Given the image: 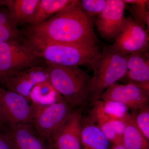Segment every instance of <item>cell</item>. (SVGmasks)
I'll return each mask as SVG.
<instances>
[{
	"mask_svg": "<svg viewBox=\"0 0 149 149\" xmlns=\"http://www.w3.org/2000/svg\"><path fill=\"white\" fill-rule=\"evenodd\" d=\"M122 143L126 149H149V141L144 137L130 114L125 120Z\"/></svg>",
	"mask_w": 149,
	"mask_h": 149,
	"instance_id": "cell-19",
	"label": "cell"
},
{
	"mask_svg": "<svg viewBox=\"0 0 149 149\" xmlns=\"http://www.w3.org/2000/svg\"><path fill=\"white\" fill-rule=\"evenodd\" d=\"M0 97L11 127L22 123H32L35 108L26 98L1 87Z\"/></svg>",
	"mask_w": 149,
	"mask_h": 149,
	"instance_id": "cell-11",
	"label": "cell"
},
{
	"mask_svg": "<svg viewBox=\"0 0 149 149\" xmlns=\"http://www.w3.org/2000/svg\"><path fill=\"white\" fill-rule=\"evenodd\" d=\"M33 106L35 112L31 124L42 139L53 145L52 136L71 115L74 107L63 97L48 106Z\"/></svg>",
	"mask_w": 149,
	"mask_h": 149,
	"instance_id": "cell-5",
	"label": "cell"
},
{
	"mask_svg": "<svg viewBox=\"0 0 149 149\" xmlns=\"http://www.w3.org/2000/svg\"><path fill=\"white\" fill-rule=\"evenodd\" d=\"M110 149H126L123 145L122 142L117 143L113 144L112 145Z\"/></svg>",
	"mask_w": 149,
	"mask_h": 149,
	"instance_id": "cell-28",
	"label": "cell"
},
{
	"mask_svg": "<svg viewBox=\"0 0 149 149\" xmlns=\"http://www.w3.org/2000/svg\"><path fill=\"white\" fill-rule=\"evenodd\" d=\"M126 3L122 0H107L105 7L95 22L99 33L104 39L116 40L123 31L127 19L124 15Z\"/></svg>",
	"mask_w": 149,
	"mask_h": 149,
	"instance_id": "cell-7",
	"label": "cell"
},
{
	"mask_svg": "<svg viewBox=\"0 0 149 149\" xmlns=\"http://www.w3.org/2000/svg\"><path fill=\"white\" fill-rule=\"evenodd\" d=\"M6 134L9 136L15 149H52L53 148L52 144L37 134L31 124L13 125Z\"/></svg>",
	"mask_w": 149,
	"mask_h": 149,
	"instance_id": "cell-13",
	"label": "cell"
},
{
	"mask_svg": "<svg viewBox=\"0 0 149 149\" xmlns=\"http://www.w3.org/2000/svg\"><path fill=\"white\" fill-rule=\"evenodd\" d=\"M20 42L46 63L63 66L91 67L101 56L97 46L52 42L22 36Z\"/></svg>",
	"mask_w": 149,
	"mask_h": 149,
	"instance_id": "cell-2",
	"label": "cell"
},
{
	"mask_svg": "<svg viewBox=\"0 0 149 149\" xmlns=\"http://www.w3.org/2000/svg\"><path fill=\"white\" fill-rule=\"evenodd\" d=\"M63 98L50 81L35 85L31 90L29 97L31 104L38 107L50 105L59 101Z\"/></svg>",
	"mask_w": 149,
	"mask_h": 149,
	"instance_id": "cell-18",
	"label": "cell"
},
{
	"mask_svg": "<svg viewBox=\"0 0 149 149\" xmlns=\"http://www.w3.org/2000/svg\"><path fill=\"white\" fill-rule=\"evenodd\" d=\"M93 102V107L88 116L94 123L109 120L125 121L130 114L128 107L118 102L99 100Z\"/></svg>",
	"mask_w": 149,
	"mask_h": 149,
	"instance_id": "cell-15",
	"label": "cell"
},
{
	"mask_svg": "<svg viewBox=\"0 0 149 149\" xmlns=\"http://www.w3.org/2000/svg\"><path fill=\"white\" fill-rule=\"evenodd\" d=\"M94 17L80 7L78 0H72L62 10L47 20L29 26L22 36L56 43L97 45Z\"/></svg>",
	"mask_w": 149,
	"mask_h": 149,
	"instance_id": "cell-1",
	"label": "cell"
},
{
	"mask_svg": "<svg viewBox=\"0 0 149 149\" xmlns=\"http://www.w3.org/2000/svg\"><path fill=\"white\" fill-rule=\"evenodd\" d=\"M75 109L52 136L54 149H81L82 109Z\"/></svg>",
	"mask_w": 149,
	"mask_h": 149,
	"instance_id": "cell-12",
	"label": "cell"
},
{
	"mask_svg": "<svg viewBox=\"0 0 149 149\" xmlns=\"http://www.w3.org/2000/svg\"><path fill=\"white\" fill-rule=\"evenodd\" d=\"M11 127L4 107L2 100L0 97V132L6 134Z\"/></svg>",
	"mask_w": 149,
	"mask_h": 149,
	"instance_id": "cell-26",
	"label": "cell"
},
{
	"mask_svg": "<svg viewBox=\"0 0 149 149\" xmlns=\"http://www.w3.org/2000/svg\"><path fill=\"white\" fill-rule=\"evenodd\" d=\"M107 0H80V7L89 16L98 15L105 7Z\"/></svg>",
	"mask_w": 149,
	"mask_h": 149,
	"instance_id": "cell-25",
	"label": "cell"
},
{
	"mask_svg": "<svg viewBox=\"0 0 149 149\" xmlns=\"http://www.w3.org/2000/svg\"><path fill=\"white\" fill-rule=\"evenodd\" d=\"M3 77V74L0 72V79H1V78H2Z\"/></svg>",
	"mask_w": 149,
	"mask_h": 149,
	"instance_id": "cell-29",
	"label": "cell"
},
{
	"mask_svg": "<svg viewBox=\"0 0 149 149\" xmlns=\"http://www.w3.org/2000/svg\"><path fill=\"white\" fill-rule=\"evenodd\" d=\"M40 0H0L17 24L32 23Z\"/></svg>",
	"mask_w": 149,
	"mask_h": 149,
	"instance_id": "cell-17",
	"label": "cell"
},
{
	"mask_svg": "<svg viewBox=\"0 0 149 149\" xmlns=\"http://www.w3.org/2000/svg\"><path fill=\"white\" fill-rule=\"evenodd\" d=\"M0 80L5 83L7 90L18 93L30 102L29 94L32 88L39 83L50 81V77L45 63L43 65L31 67L8 74Z\"/></svg>",
	"mask_w": 149,
	"mask_h": 149,
	"instance_id": "cell-8",
	"label": "cell"
},
{
	"mask_svg": "<svg viewBox=\"0 0 149 149\" xmlns=\"http://www.w3.org/2000/svg\"><path fill=\"white\" fill-rule=\"evenodd\" d=\"M126 19L124 29L113 45L127 56L134 53L147 52L149 37L144 26L132 17Z\"/></svg>",
	"mask_w": 149,
	"mask_h": 149,
	"instance_id": "cell-10",
	"label": "cell"
},
{
	"mask_svg": "<svg viewBox=\"0 0 149 149\" xmlns=\"http://www.w3.org/2000/svg\"><path fill=\"white\" fill-rule=\"evenodd\" d=\"M81 149H110L112 144L88 116L81 118Z\"/></svg>",
	"mask_w": 149,
	"mask_h": 149,
	"instance_id": "cell-16",
	"label": "cell"
},
{
	"mask_svg": "<svg viewBox=\"0 0 149 149\" xmlns=\"http://www.w3.org/2000/svg\"><path fill=\"white\" fill-rule=\"evenodd\" d=\"M127 56L113 45H104L100 56L91 68L90 102L100 100L107 88L123 78L127 71Z\"/></svg>",
	"mask_w": 149,
	"mask_h": 149,
	"instance_id": "cell-4",
	"label": "cell"
},
{
	"mask_svg": "<svg viewBox=\"0 0 149 149\" xmlns=\"http://www.w3.org/2000/svg\"><path fill=\"white\" fill-rule=\"evenodd\" d=\"M72 0H40L35 17L29 26H35L47 20L62 10Z\"/></svg>",
	"mask_w": 149,
	"mask_h": 149,
	"instance_id": "cell-20",
	"label": "cell"
},
{
	"mask_svg": "<svg viewBox=\"0 0 149 149\" xmlns=\"http://www.w3.org/2000/svg\"><path fill=\"white\" fill-rule=\"evenodd\" d=\"M45 63L20 41L0 42V72L3 77Z\"/></svg>",
	"mask_w": 149,
	"mask_h": 149,
	"instance_id": "cell-6",
	"label": "cell"
},
{
	"mask_svg": "<svg viewBox=\"0 0 149 149\" xmlns=\"http://www.w3.org/2000/svg\"><path fill=\"white\" fill-rule=\"evenodd\" d=\"M50 81L63 98L74 107H84L90 102L91 77L78 66L46 63Z\"/></svg>",
	"mask_w": 149,
	"mask_h": 149,
	"instance_id": "cell-3",
	"label": "cell"
},
{
	"mask_svg": "<svg viewBox=\"0 0 149 149\" xmlns=\"http://www.w3.org/2000/svg\"><path fill=\"white\" fill-rule=\"evenodd\" d=\"M100 100L104 102H118L131 110H136L148 105L149 90L132 83H116L107 88Z\"/></svg>",
	"mask_w": 149,
	"mask_h": 149,
	"instance_id": "cell-9",
	"label": "cell"
},
{
	"mask_svg": "<svg viewBox=\"0 0 149 149\" xmlns=\"http://www.w3.org/2000/svg\"><path fill=\"white\" fill-rule=\"evenodd\" d=\"M130 113L137 128L146 139L149 141V106L136 110H131Z\"/></svg>",
	"mask_w": 149,
	"mask_h": 149,
	"instance_id": "cell-24",
	"label": "cell"
},
{
	"mask_svg": "<svg viewBox=\"0 0 149 149\" xmlns=\"http://www.w3.org/2000/svg\"><path fill=\"white\" fill-rule=\"evenodd\" d=\"M0 149H15L9 136L0 132Z\"/></svg>",
	"mask_w": 149,
	"mask_h": 149,
	"instance_id": "cell-27",
	"label": "cell"
},
{
	"mask_svg": "<svg viewBox=\"0 0 149 149\" xmlns=\"http://www.w3.org/2000/svg\"><path fill=\"white\" fill-rule=\"evenodd\" d=\"M52 149H54V148H52Z\"/></svg>",
	"mask_w": 149,
	"mask_h": 149,
	"instance_id": "cell-30",
	"label": "cell"
},
{
	"mask_svg": "<svg viewBox=\"0 0 149 149\" xmlns=\"http://www.w3.org/2000/svg\"><path fill=\"white\" fill-rule=\"evenodd\" d=\"M112 144L122 142L125 122L124 120H109L95 123Z\"/></svg>",
	"mask_w": 149,
	"mask_h": 149,
	"instance_id": "cell-22",
	"label": "cell"
},
{
	"mask_svg": "<svg viewBox=\"0 0 149 149\" xmlns=\"http://www.w3.org/2000/svg\"><path fill=\"white\" fill-rule=\"evenodd\" d=\"M123 78L128 83L149 90V58L147 52L134 53L127 56V71Z\"/></svg>",
	"mask_w": 149,
	"mask_h": 149,
	"instance_id": "cell-14",
	"label": "cell"
},
{
	"mask_svg": "<svg viewBox=\"0 0 149 149\" xmlns=\"http://www.w3.org/2000/svg\"><path fill=\"white\" fill-rule=\"evenodd\" d=\"M8 9L0 5V42L8 41H20L22 32L18 29Z\"/></svg>",
	"mask_w": 149,
	"mask_h": 149,
	"instance_id": "cell-21",
	"label": "cell"
},
{
	"mask_svg": "<svg viewBox=\"0 0 149 149\" xmlns=\"http://www.w3.org/2000/svg\"><path fill=\"white\" fill-rule=\"evenodd\" d=\"M125 3L132 4L129 10L134 17L133 19L143 26L146 25L149 28V1L145 0H125Z\"/></svg>",
	"mask_w": 149,
	"mask_h": 149,
	"instance_id": "cell-23",
	"label": "cell"
}]
</instances>
